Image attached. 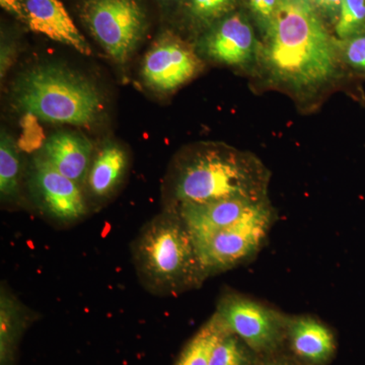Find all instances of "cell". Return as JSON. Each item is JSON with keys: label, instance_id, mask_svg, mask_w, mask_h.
I'll use <instances>...</instances> for the list:
<instances>
[{"label": "cell", "instance_id": "obj_1", "mask_svg": "<svg viewBox=\"0 0 365 365\" xmlns=\"http://www.w3.org/2000/svg\"><path fill=\"white\" fill-rule=\"evenodd\" d=\"M337 38L309 0H279L261 38L253 79L287 93L300 107L314 108L342 76Z\"/></svg>", "mask_w": 365, "mask_h": 365}, {"label": "cell", "instance_id": "obj_2", "mask_svg": "<svg viewBox=\"0 0 365 365\" xmlns=\"http://www.w3.org/2000/svg\"><path fill=\"white\" fill-rule=\"evenodd\" d=\"M271 172L258 155L225 143H201L181 153L170 182V210L225 199H269Z\"/></svg>", "mask_w": 365, "mask_h": 365}, {"label": "cell", "instance_id": "obj_3", "mask_svg": "<svg viewBox=\"0 0 365 365\" xmlns=\"http://www.w3.org/2000/svg\"><path fill=\"white\" fill-rule=\"evenodd\" d=\"M133 256L143 284L158 294H182L206 279L193 237L174 210L168 209L143 227Z\"/></svg>", "mask_w": 365, "mask_h": 365}, {"label": "cell", "instance_id": "obj_4", "mask_svg": "<svg viewBox=\"0 0 365 365\" xmlns=\"http://www.w3.org/2000/svg\"><path fill=\"white\" fill-rule=\"evenodd\" d=\"M21 110L54 124L90 126L104 111L93 83L60 66H40L26 71L14 90Z\"/></svg>", "mask_w": 365, "mask_h": 365}, {"label": "cell", "instance_id": "obj_5", "mask_svg": "<svg viewBox=\"0 0 365 365\" xmlns=\"http://www.w3.org/2000/svg\"><path fill=\"white\" fill-rule=\"evenodd\" d=\"M275 220L276 212L269 200L230 227L193 237L206 278L254 258L265 244Z\"/></svg>", "mask_w": 365, "mask_h": 365}, {"label": "cell", "instance_id": "obj_6", "mask_svg": "<svg viewBox=\"0 0 365 365\" xmlns=\"http://www.w3.org/2000/svg\"><path fill=\"white\" fill-rule=\"evenodd\" d=\"M215 314L257 355H272L287 341L289 316L248 295L225 292Z\"/></svg>", "mask_w": 365, "mask_h": 365}, {"label": "cell", "instance_id": "obj_7", "mask_svg": "<svg viewBox=\"0 0 365 365\" xmlns=\"http://www.w3.org/2000/svg\"><path fill=\"white\" fill-rule=\"evenodd\" d=\"M83 21L118 64L131 58L146 32V18L136 0H86Z\"/></svg>", "mask_w": 365, "mask_h": 365}, {"label": "cell", "instance_id": "obj_8", "mask_svg": "<svg viewBox=\"0 0 365 365\" xmlns=\"http://www.w3.org/2000/svg\"><path fill=\"white\" fill-rule=\"evenodd\" d=\"M260 46L249 19L242 13H230L209 26L195 48L204 62L230 67L253 78Z\"/></svg>", "mask_w": 365, "mask_h": 365}, {"label": "cell", "instance_id": "obj_9", "mask_svg": "<svg viewBox=\"0 0 365 365\" xmlns=\"http://www.w3.org/2000/svg\"><path fill=\"white\" fill-rule=\"evenodd\" d=\"M205 62L179 36L165 33L146 52L141 74L144 83L158 93H174L202 72Z\"/></svg>", "mask_w": 365, "mask_h": 365}, {"label": "cell", "instance_id": "obj_10", "mask_svg": "<svg viewBox=\"0 0 365 365\" xmlns=\"http://www.w3.org/2000/svg\"><path fill=\"white\" fill-rule=\"evenodd\" d=\"M31 178L36 203L50 220L71 225L86 215L88 208L81 185L62 175L42 155L34 158Z\"/></svg>", "mask_w": 365, "mask_h": 365}, {"label": "cell", "instance_id": "obj_11", "mask_svg": "<svg viewBox=\"0 0 365 365\" xmlns=\"http://www.w3.org/2000/svg\"><path fill=\"white\" fill-rule=\"evenodd\" d=\"M269 200L225 199L208 203L186 204L174 211L182 218L192 237H200L239 222Z\"/></svg>", "mask_w": 365, "mask_h": 365}, {"label": "cell", "instance_id": "obj_12", "mask_svg": "<svg viewBox=\"0 0 365 365\" xmlns=\"http://www.w3.org/2000/svg\"><path fill=\"white\" fill-rule=\"evenodd\" d=\"M25 11L31 31L90 56V44L60 0H25Z\"/></svg>", "mask_w": 365, "mask_h": 365}, {"label": "cell", "instance_id": "obj_13", "mask_svg": "<svg viewBox=\"0 0 365 365\" xmlns=\"http://www.w3.org/2000/svg\"><path fill=\"white\" fill-rule=\"evenodd\" d=\"M287 341L294 354L307 364H328L335 354L334 333L323 322L309 314L289 316Z\"/></svg>", "mask_w": 365, "mask_h": 365}, {"label": "cell", "instance_id": "obj_14", "mask_svg": "<svg viewBox=\"0 0 365 365\" xmlns=\"http://www.w3.org/2000/svg\"><path fill=\"white\" fill-rule=\"evenodd\" d=\"M41 155L62 175L81 185L90 170L93 144L81 134L57 132L46 140Z\"/></svg>", "mask_w": 365, "mask_h": 365}, {"label": "cell", "instance_id": "obj_15", "mask_svg": "<svg viewBox=\"0 0 365 365\" xmlns=\"http://www.w3.org/2000/svg\"><path fill=\"white\" fill-rule=\"evenodd\" d=\"M128 158L119 144L107 143L91 162L86 182L96 198H108L114 193L126 173Z\"/></svg>", "mask_w": 365, "mask_h": 365}, {"label": "cell", "instance_id": "obj_16", "mask_svg": "<svg viewBox=\"0 0 365 365\" xmlns=\"http://www.w3.org/2000/svg\"><path fill=\"white\" fill-rule=\"evenodd\" d=\"M29 321L26 307L1 288L0 294V359L1 365H9L14 359L16 343Z\"/></svg>", "mask_w": 365, "mask_h": 365}, {"label": "cell", "instance_id": "obj_17", "mask_svg": "<svg viewBox=\"0 0 365 365\" xmlns=\"http://www.w3.org/2000/svg\"><path fill=\"white\" fill-rule=\"evenodd\" d=\"M227 330L215 313L185 346L175 365H209L213 348Z\"/></svg>", "mask_w": 365, "mask_h": 365}, {"label": "cell", "instance_id": "obj_18", "mask_svg": "<svg viewBox=\"0 0 365 365\" xmlns=\"http://www.w3.org/2000/svg\"><path fill=\"white\" fill-rule=\"evenodd\" d=\"M21 165L14 139L2 131L0 138V194L2 200H13L20 191Z\"/></svg>", "mask_w": 365, "mask_h": 365}, {"label": "cell", "instance_id": "obj_19", "mask_svg": "<svg viewBox=\"0 0 365 365\" xmlns=\"http://www.w3.org/2000/svg\"><path fill=\"white\" fill-rule=\"evenodd\" d=\"M209 365H257V354L241 338L227 330L213 348Z\"/></svg>", "mask_w": 365, "mask_h": 365}, {"label": "cell", "instance_id": "obj_20", "mask_svg": "<svg viewBox=\"0 0 365 365\" xmlns=\"http://www.w3.org/2000/svg\"><path fill=\"white\" fill-rule=\"evenodd\" d=\"M237 0H188L187 11L192 23L209 28L232 13Z\"/></svg>", "mask_w": 365, "mask_h": 365}, {"label": "cell", "instance_id": "obj_21", "mask_svg": "<svg viewBox=\"0 0 365 365\" xmlns=\"http://www.w3.org/2000/svg\"><path fill=\"white\" fill-rule=\"evenodd\" d=\"M334 26L338 40L365 32V0H343Z\"/></svg>", "mask_w": 365, "mask_h": 365}, {"label": "cell", "instance_id": "obj_22", "mask_svg": "<svg viewBox=\"0 0 365 365\" xmlns=\"http://www.w3.org/2000/svg\"><path fill=\"white\" fill-rule=\"evenodd\" d=\"M338 52L343 67L365 78V32L338 40Z\"/></svg>", "mask_w": 365, "mask_h": 365}, {"label": "cell", "instance_id": "obj_23", "mask_svg": "<svg viewBox=\"0 0 365 365\" xmlns=\"http://www.w3.org/2000/svg\"><path fill=\"white\" fill-rule=\"evenodd\" d=\"M278 4L279 0H248L250 11L261 28V38L267 33L277 11Z\"/></svg>", "mask_w": 365, "mask_h": 365}, {"label": "cell", "instance_id": "obj_24", "mask_svg": "<svg viewBox=\"0 0 365 365\" xmlns=\"http://www.w3.org/2000/svg\"><path fill=\"white\" fill-rule=\"evenodd\" d=\"M343 0H309L322 19L332 20L334 25L337 21Z\"/></svg>", "mask_w": 365, "mask_h": 365}, {"label": "cell", "instance_id": "obj_25", "mask_svg": "<svg viewBox=\"0 0 365 365\" xmlns=\"http://www.w3.org/2000/svg\"><path fill=\"white\" fill-rule=\"evenodd\" d=\"M0 6L9 13L26 21L25 0H0Z\"/></svg>", "mask_w": 365, "mask_h": 365}, {"label": "cell", "instance_id": "obj_26", "mask_svg": "<svg viewBox=\"0 0 365 365\" xmlns=\"http://www.w3.org/2000/svg\"><path fill=\"white\" fill-rule=\"evenodd\" d=\"M257 365H297L292 362L288 361L287 359H274L268 360V361L262 362L260 364Z\"/></svg>", "mask_w": 365, "mask_h": 365}]
</instances>
